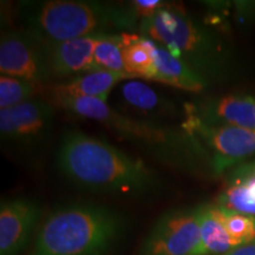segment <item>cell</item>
I'll return each mask as SVG.
<instances>
[{"label": "cell", "mask_w": 255, "mask_h": 255, "mask_svg": "<svg viewBox=\"0 0 255 255\" xmlns=\"http://www.w3.org/2000/svg\"><path fill=\"white\" fill-rule=\"evenodd\" d=\"M222 255H255V244L247 245V246L239 247L237 250H233L228 253Z\"/></svg>", "instance_id": "23"}, {"label": "cell", "mask_w": 255, "mask_h": 255, "mask_svg": "<svg viewBox=\"0 0 255 255\" xmlns=\"http://www.w3.org/2000/svg\"><path fill=\"white\" fill-rule=\"evenodd\" d=\"M138 33L168 49L210 87L231 82L241 71L240 60L231 44L182 6L168 4L151 18L143 19Z\"/></svg>", "instance_id": "3"}, {"label": "cell", "mask_w": 255, "mask_h": 255, "mask_svg": "<svg viewBox=\"0 0 255 255\" xmlns=\"http://www.w3.org/2000/svg\"><path fill=\"white\" fill-rule=\"evenodd\" d=\"M56 109L94 121L120 139L138 146L164 165L190 175L216 177L212 156L195 136L181 126L138 119L115 110L95 98H50Z\"/></svg>", "instance_id": "1"}, {"label": "cell", "mask_w": 255, "mask_h": 255, "mask_svg": "<svg viewBox=\"0 0 255 255\" xmlns=\"http://www.w3.org/2000/svg\"><path fill=\"white\" fill-rule=\"evenodd\" d=\"M56 108L45 98H32L6 110H0L2 145L23 151H36L52 135Z\"/></svg>", "instance_id": "6"}, {"label": "cell", "mask_w": 255, "mask_h": 255, "mask_svg": "<svg viewBox=\"0 0 255 255\" xmlns=\"http://www.w3.org/2000/svg\"><path fill=\"white\" fill-rule=\"evenodd\" d=\"M126 226L119 212L104 206L58 207L44 220L27 255H108Z\"/></svg>", "instance_id": "5"}, {"label": "cell", "mask_w": 255, "mask_h": 255, "mask_svg": "<svg viewBox=\"0 0 255 255\" xmlns=\"http://www.w3.org/2000/svg\"><path fill=\"white\" fill-rule=\"evenodd\" d=\"M237 248L215 214L213 202L201 203L200 244L194 255H222Z\"/></svg>", "instance_id": "17"}, {"label": "cell", "mask_w": 255, "mask_h": 255, "mask_svg": "<svg viewBox=\"0 0 255 255\" xmlns=\"http://www.w3.org/2000/svg\"><path fill=\"white\" fill-rule=\"evenodd\" d=\"M183 119L195 120L209 127L255 129V94L201 96L183 105Z\"/></svg>", "instance_id": "10"}, {"label": "cell", "mask_w": 255, "mask_h": 255, "mask_svg": "<svg viewBox=\"0 0 255 255\" xmlns=\"http://www.w3.org/2000/svg\"><path fill=\"white\" fill-rule=\"evenodd\" d=\"M41 218V207L27 197L1 201L0 255H20L30 244Z\"/></svg>", "instance_id": "11"}, {"label": "cell", "mask_w": 255, "mask_h": 255, "mask_svg": "<svg viewBox=\"0 0 255 255\" xmlns=\"http://www.w3.org/2000/svg\"><path fill=\"white\" fill-rule=\"evenodd\" d=\"M57 168L82 189L124 196L154 195L164 181L141 158L78 129H68L60 138Z\"/></svg>", "instance_id": "2"}, {"label": "cell", "mask_w": 255, "mask_h": 255, "mask_svg": "<svg viewBox=\"0 0 255 255\" xmlns=\"http://www.w3.org/2000/svg\"><path fill=\"white\" fill-rule=\"evenodd\" d=\"M101 36L50 43L45 40L46 62L51 78H71L98 70L95 47Z\"/></svg>", "instance_id": "12"}, {"label": "cell", "mask_w": 255, "mask_h": 255, "mask_svg": "<svg viewBox=\"0 0 255 255\" xmlns=\"http://www.w3.org/2000/svg\"><path fill=\"white\" fill-rule=\"evenodd\" d=\"M123 58L129 79L148 81L152 62V39L135 32L122 33Z\"/></svg>", "instance_id": "18"}, {"label": "cell", "mask_w": 255, "mask_h": 255, "mask_svg": "<svg viewBox=\"0 0 255 255\" xmlns=\"http://www.w3.org/2000/svg\"><path fill=\"white\" fill-rule=\"evenodd\" d=\"M200 219L201 203L163 213L136 255H194L200 244Z\"/></svg>", "instance_id": "7"}, {"label": "cell", "mask_w": 255, "mask_h": 255, "mask_svg": "<svg viewBox=\"0 0 255 255\" xmlns=\"http://www.w3.org/2000/svg\"><path fill=\"white\" fill-rule=\"evenodd\" d=\"M218 205L255 216V158L229 169L222 176Z\"/></svg>", "instance_id": "15"}, {"label": "cell", "mask_w": 255, "mask_h": 255, "mask_svg": "<svg viewBox=\"0 0 255 255\" xmlns=\"http://www.w3.org/2000/svg\"><path fill=\"white\" fill-rule=\"evenodd\" d=\"M24 27L44 40L58 43L78 38L138 32L139 20L128 2L94 0H25L18 4Z\"/></svg>", "instance_id": "4"}, {"label": "cell", "mask_w": 255, "mask_h": 255, "mask_svg": "<svg viewBox=\"0 0 255 255\" xmlns=\"http://www.w3.org/2000/svg\"><path fill=\"white\" fill-rule=\"evenodd\" d=\"M128 5L131 8L133 15L141 21L143 19L151 18L162 8H164L168 2L163 0H133L128 2Z\"/></svg>", "instance_id": "22"}, {"label": "cell", "mask_w": 255, "mask_h": 255, "mask_svg": "<svg viewBox=\"0 0 255 255\" xmlns=\"http://www.w3.org/2000/svg\"><path fill=\"white\" fill-rule=\"evenodd\" d=\"M95 63L98 70L120 73L129 79L124 65L122 33L100 37L95 47Z\"/></svg>", "instance_id": "21"}, {"label": "cell", "mask_w": 255, "mask_h": 255, "mask_svg": "<svg viewBox=\"0 0 255 255\" xmlns=\"http://www.w3.org/2000/svg\"><path fill=\"white\" fill-rule=\"evenodd\" d=\"M148 81L195 94L205 92L210 88L205 78L155 40H152V62Z\"/></svg>", "instance_id": "13"}, {"label": "cell", "mask_w": 255, "mask_h": 255, "mask_svg": "<svg viewBox=\"0 0 255 255\" xmlns=\"http://www.w3.org/2000/svg\"><path fill=\"white\" fill-rule=\"evenodd\" d=\"M120 90L123 103L145 116L156 119L176 116L180 113L174 102L162 97L158 92L139 79L124 81Z\"/></svg>", "instance_id": "16"}, {"label": "cell", "mask_w": 255, "mask_h": 255, "mask_svg": "<svg viewBox=\"0 0 255 255\" xmlns=\"http://www.w3.org/2000/svg\"><path fill=\"white\" fill-rule=\"evenodd\" d=\"M215 214L238 247L255 244V216L242 214L237 210L213 202Z\"/></svg>", "instance_id": "19"}, {"label": "cell", "mask_w": 255, "mask_h": 255, "mask_svg": "<svg viewBox=\"0 0 255 255\" xmlns=\"http://www.w3.org/2000/svg\"><path fill=\"white\" fill-rule=\"evenodd\" d=\"M0 72L26 81L49 84L45 40L28 28L4 32L0 40Z\"/></svg>", "instance_id": "9"}, {"label": "cell", "mask_w": 255, "mask_h": 255, "mask_svg": "<svg viewBox=\"0 0 255 255\" xmlns=\"http://www.w3.org/2000/svg\"><path fill=\"white\" fill-rule=\"evenodd\" d=\"M128 81L120 73L96 70L75 76L57 84H47L45 100L50 98H95L108 101L110 92L121 82Z\"/></svg>", "instance_id": "14"}, {"label": "cell", "mask_w": 255, "mask_h": 255, "mask_svg": "<svg viewBox=\"0 0 255 255\" xmlns=\"http://www.w3.org/2000/svg\"><path fill=\"white\" fill-rule=\"evenodd\" d=\"M47 85V84H46ZM45 84L1 75L0 77V110L13 108L44 94Z\"/></svg>", "instance_id": "20"}, {"label": "cell", "mask_w": 255, "mask_h": 255, "mask_svg": "<svg viewBox=\"0 0 255 255\" xmlns=\"http://www.w3.org/2000/svg\"><path fill=\"white\" fill-rule=\"evenodd\" d=\"M184 129L196 137L213 159L216 177L229 169L255 158V129L209 127L191 119H183Z\"/></svg>", "instance_id": "8"}]
</instances>
